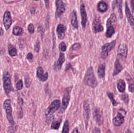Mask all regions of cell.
Here are the masks:
<instances>
[{"label":"cell","mask_w":134,"mask_h":133,"mask_svg":"<svg viewBox=\"0 0 134 133\" xmlns=\"http://www.w3.org/2000/svg\"><path fill=\"white\" fill-rule=\"evenodd\" d=\"M3 107L6 112V116L9 123L11 125H13L15 124V122L13 117L12 109L10 100L9 99L5 100L4 102Z\"/></svg>","instance_id":"4"},{"label":"cell","mask_w":134,"mask_h":133,"mask_svg":"<svg viewBox=\"0 0 134 133\" xmlns=\"http://www.w3.org/2000/svg\"><path fill=\"white\" fill-rule=\"evenodd\" d=\"M83 82L85 85L92 88H95L97 86L98 82L94 75L93 67H90L87 70Z\"/></svg>","instance_id":"1"},{"label":"cell","mask_w":134,"mask_h":133,"mask_svg":"<svg viewBox=\"0 0 134 133\" xmlns=\"http://www.w3.org/2000/svg\"><path fill=\"white\" fill-rule=\"evenodd\" d=\"M3 22L5 29L8 30L11 27L12 23L11 13L9 11H6L4 14Z\"/></svg>","instance_id":"9"},{"label":"cell","mask_w":134,"mask_h":133,"mask_svg":"<svg viewBox=\"0 0 134 133\" xmlns=\"http://www.w3.org/2000/svg\"><path fill=\"white\" fill-rule=\"evenodd\" d=\"M97 8L99 11L102 12H105L108 9V5L105 2H101L98 3Z\"/></svg>","instance_id":"26"},{"label":"cell","mask_w":134,"mask_h":133,"mask_svg":"<svg viewBox=\"0 0 134 133\" xmlns=\"http://www.w3.org/2000/svg\"><path fill=\"white\" fill-rule=\"evenodd\" d=\"M56 11L55 16L57 18L60 17L65 11L66 9V5L62 0H56Z\"/></svg>","instance_id":"8"},{"label":"cell","mask_w":134,"mask_h":133,"mask_svg":"<svg viewBox=\"0 0 134 133\" xmlns=\"http://www.w3.org/2000/svg\"><path fill=\"white\" fill-rule=\"evenodd\" d=\"M93 30L94 33L102 32L104 30V28L102 25L101 22L99 18H96L94 20L92 24Z\"/></svg>","instance_id":"10"},{"label":"cell","mask_w":134,"mask_h":133,"mask_svg":"<svg viewBox=\"0 0 134 133\" xmlns=\"http://www.w3.org/2000/svg\"><path fill=\"white\" fill-rule=\"evenodd\" d=\"M71 89L72 87H69L66 89V92L64 95L62 100L61 109L60 110V112L61 113H63L68 106L70 101V93Z\"/></svg>","instance_id":"7"},{"label":"cell","mask_w":134,"mask_h":133,"mask_svg":"<svg viewBox=\"0 0 134 133\" xmlns=\"http://www.w3.org/2000/svg\"><path fill=\"white\" fill-rule=\"evenodd\" d=\"M115 26H107V30H106L105 36L108 38L111 37L112 36L115 34Z\"/></svg>","instance_id":"25"},{"label":"cell","mask_w":134,"mask_h":133,"mask_svg":"<svg viewBox=\"0 0 134 133\" xmlns=\"http://www.w3.org/2000/svg\"><path fill=\"white\" fill-rule=\"evenodd\" d=\"M23 81L21 80H20L16 83V87L17 90H20L23 88Z\"/></svg>","instance_id":"34"},{"label":"cell","mask_w":134,"mask_h":133,"mask_svg":"<svg viewBox=\"0 0 134 133\" xmlns=\"http://www.w3.org/2000/svg\"><path fill=\"white\" fill-rule=\"evenodd\" d=\"M40 44L39 42H38L35 45V50L37 52H38L40 50Z\"/></svg>","instance_id":"38"},{"label":"cell","mask_w":134,"mask_h":133,"mask_svg":"<svg viewBox=\"0 0 134 133\" xmlns=\"http://www.w3.org/2000/svg\"><path fill=\"white\" fill-rule=\"evenodd\" d=\"M71 65L70 63H69V64H67L66 66V69H65V70H67L69 69L70 68V67H71Z\"/></svg>","instance_id":"43"},{"label":"cell","mask_w":134,"mask_h":133,"mask_svg":"<svg viewBox=\"0 0 134 133\" xmlns=\"http://www.w3.org/2000/svg\"><path fill=\"white\" fill-rule=\"evenodd\" d=\"M66 28L64 25L59 24L57 26V33L58 37L60 40H63L65 36V31Z\"/></svg>","instance_id":"17"},{"label":"cell","mask_w":134,"mask_h":133,"mask_svg":"<svg viewBox=\"0 0 134 133\" xmlns=\"http://www.w3.org/2000/svg\"><path fill=\"white\" fill-rule=\"evenodd\" d=\"M107 95H108V97L111 100V102H112V104L113 106H114V107L116 106L119 104V103L114 99V95H113V93L110 92H108L107 93Z\"/></svg>","instance_id":"27"},{"label":"cell","mask_w":134,"mask_h":133,"mask_svg":"<svg viewBox=\"0 0 134 133\" xmlns=\"http://www.w3.org/2000/svg\"><path fill=\"white\" fill-rule=\"evenodd\" d=\"M117 89L120 93H124L126 90V84L124 80H119L116 84Z\"/></svg>","instance_id":"21"},{"label":"cell","mask_w":134,"mask_h":133,"mask_svg":"<svg viewBox=\"0 0 134 133\" xmlns=\"http://www.w3.org/2000/svg\"><path fill=\"white\" fill-rule=\"evenodd\" d=\"M33 54L31 53H29L27 54V58L28 59L29 61H31L33 59Z\"/></svg>","instance_id":"39"},{"label":"cell","mask_w":134,"mask_h":133,"mask_svg":"<svg viewBox=\"0 0 134 133\" xmlns=\"http://www.w3.org/2000/svg\"><path fill=\"white\" fill-rule=\"evenodd\" d=\"M128 53V48L125 43H121L119 45L117 50V57L122 61H126Z\"/></svg>","instance_id":"6"},{"label":"cell","mask_w":134,"mask_h":133,"mask_svg":"<svg viewBox=\"0 0 134 133\" xmlns=\"http://www.w3.org/2000/svg\"><path fill=\"white\" fill-rule=\"evenodd\" d=\"M44 1L46 6L47 8H48L49 5V0H44Z\"/></svg>","instance_id":"42"},{"label":"cell","mask_w":134,"mask_h":133,"mask_svg":"<svg viewBox=\"0 0 134 133\" xmlns=\"http://www.w3.org/2000/svg\"><path fill=\"white\" fill-rule=\"evenodd\" d=\"M4 34V31L2 28L0 27V36H2Z\"/></svg>","instance_id":"44"},{"label":"cell","mask_w":134,"mask_h":133,"mask_svg":"<svg viewBox=\"0 0 134 133\" xmlns=\"http://www.w3.org/2000/svg\"><path fill=\"white\" fill-rule=\"evenodd\" d=\"M69 132V122L68 120H66L64 123L63 127V133H68Z\"/></svg>","instance_id":"32"},{"label":"cell","mask_w":134,"mask_h":133,"mask_svg":"<svg viewBox=\"0 0 134 133\" xmlns=\"http://www.w3.org/2000/svg\"><path fill=\"white\" fill-rule=\"evenodd\" d=\"M120 98L126 104H127L129 103V96L127 94L125 93L120 95Z\"/></svg>","instance_id":"31"},{"label":"cell","mask_w":134,"mask_h":133,"mask_svg":"<svg viewBox=\"0 0 134 133\" xmlns=\"http://www.w3.org/2000/svg\"><path fill=\"white\" fill-rule=\"evenodd\" d=\"M116 44V41H112L110 43H107L102 47L101 56L103 59L107 58L108 56L109 53L115 48Z\"/></svg>","instance_id":"5"},{"label":"cell","mask_w":134,"mask_h":133,"mask_svg":"<svg viewBox=\"0 0 134 133\" xmlns=\"http://www.w3.org/2000/svg\"><path fill=\"white\" fill-rule=\"evenodd\" d=\"M125 12L127 20L130 25L131 28L134 30V18L133 15L131 13L130 8L128 7L127 2H126L125 5Z\"/></svg>","instance_id":"12"},{"label":"cell","mask_w":134,"mask_h":133,"mask_svg":"<svg viewBox=\"0 0 134 133\" xmlns=\"http://www.w3.org/2000/svg\"><path fill=\"white\" fill-rule=\"evenodd\" d=\"M133 63H134V60L133 61Z\"/></svg>","instance_id":"48"},{"label":"cell","mask_w":134,"mask_h":133,"mask_svg":"<svg viewBox=\"0 0 134 133\" xmlns=\"http://www.w3.org/2000/svg\"><path fill=\"white\" fill-rule=\"evenodd\" d=\"M124 116L120 112H118V115L113 119V123L114 125L119 126L122 125L125 122Z\"/></svg>","instance_id":"14"},{"label":"cell","mask_w":134,"mask_h":133,"mask_svg":"<svg viewBox=\"0 0 134 133\" xmlns=\"http://www.w3.org/2000/svg\"><path fill=\"white\" fill-rule=\"evenodd\" d=\"M31 13H32V14H33H33L35 12V9L34 8H32V9H31Z\"/></svg>","instance_id":"46"},{"label":"cell","mask_w":134,"mask_h":133,"mask_svg":"<svg viewBox=\"0 0 134 133\" xmlns=\"http://www.w3.org/2000/svg\"><path fill=\"white\" fill-rule=\"evenodd\" d=\"M35 1H38V0H35Z\"/></svg>","instance_id":"49"},{"label":"cell","mask_w":134,"mask_h":133,"mask_svg":"<svg viewBox=\"0 0 134 133\" xmlns=\"http://www.w3.org/2000/svg\"><path fill=\"white\" fill-rule=\"evenodd\" d=\"M80 48V45L79 43H76L74 44L72 46V49L75 50H79Z\"/></svg>","instance_id":"36"},{"label":"cell","mask_w":134,"mask_h":133,"mask_svg":"<svg viewBox=\"0 0 134 133\" xmlns=\"http://www.w3.org/2000/svg\"><path fill=\"white\" fill-rule=\"evenodd\" d=\"M80 11L81 13V18H82L81 23H82L83 28L84 29L86 26L87 18V14L86 9H85V5L83 4H82L80 5Z\"/></svg>","instance_id":"15"},{"label":"cell","mask_w":134,"mask_h":133,"mask_svg":"<svg viewBox=\"0 0 134 133\" xmlns=\"http://www.w3.org/2000/svg\"><path fill=\"white\" fill-rule=\"evenodd\" d=\"M79 131H78V128H75L73 130V131L72 132V133H78Z\"/></svg>","instance_id":"45"},{"label":"cell","mask_w":134,"mask_h":133,"mask_svg":"<svg viewBox=\"0 0 134 133\" xmlns=\"http://www.w3.org/2000/svg\"><path fill=\"white\" fill-rule=\"evenodd\" d=\"M123 69V67L120 62L119 59L116 58L114 65V69L113 73V76L118 75Z\"/></svg>","instance_id":"16"},{"label":"cell","mask_w":134,"mask_h":133,"mask_svg":"<svg viewBox=\"0 0 134 133\" xmlns=\"http://www.w3.org/2000/svg\"><path fill=\"white\" fill-rule=\"evenodd\" d=\"M129 91L131 93H134V84H131L129 86Z\"/></svg>","instance_id":"37"},{"label":"cell","mask_w":134,"mask_h":133,"mask_svg":"<svg viewBox=\"0 0 134 133\" xmlns=\"http://www.w3.org/2000/svg\"><path fill=\"white\" fill-rule=\"evenodd\" d=\"M28 31L30 32V33H34V25L32 23L29 24L28 26V27H27Z\"/></svg>","instance_id":"35"},{"label":"cell","mask_w":134,"mask_h":133,"mask_svg":"<svg viewBox=\"0 0 134 133\" xmlns=\"http://www.w3.org/2000/svg\"><path fill=\"white\" fill-rule=\"evenodd\" d=\"M23 29L19 27H16L13 29V33L16 36H19L23 33Z\"/></svg>","instance_id":"29"},{"label":"cell","mask_w":134,"mask_h":133,"mask_svg":"<svg viewBox=\"0 0 134 133\" xmlns=\"http://www.w3.org/2000/svg\"><path fill=\"white\" fill-rule=\"evenodd\" d=\"M71 24L72 26L76 29L78 27V23L77 21V15L75 11H73L71 14Z\"/></svg>","instance_id":"22"},{"label":"cell","mask_w":134,"mask_h":133,"mask_svg":"<svg viewBox=\"0 0 134 133\" xmlns=\"http://www.w3.org/2000/svg\"><path fill=\"white\" fill-rule=\"evenodd\" d=\"M100 129L97 128H94L93 131V133H100Z\"/></svg>","instance_id":"41"},{"label":"cell","mask_w":134,"mask_h":133,"mask_svg":"<svg viewBox=\"0 0 134 133\" xmlns=\"http://www.w3.org/2000/svg\"><path fill=\"white\" fill-rule=\"evenodd\" d=\"M93 116L94 120L98 124L102 123V115L100 109L98 108L94 109L93 112Z\"/></svg>","instance_id":"20"},{"label":"cell","mask_w":134,"mask_h":133,"mask_svg":"<svg viewBox=\"0 0 134 133\" xmlns=\"http://www.w3.org/2000/svg\"><path fill=\"white\" fill-rule=\"evenodd\" d=\"M60 106V102L59 100H55L53 101L48 107L45 112L46 121L48 123L51 122L52 119L53 115L59 109Z\"/></svg>","instance_id":"2"},{"label":"cell","mask_w":134,"mask_h":133,"mask_svg":"<svg viewBox=\"0 0 134 133\" xmlns=\"http://www.w3.org/2000/svg\"><path fill=\"white\" fill-rule=\"evenodd\" d=\"M61 120H59L53 122L51 126V129L54 130H58L60 126Z\"/></svg>","instance_id":"28"},{"label":"cell","mask_w":134,"mask_h":133,"mask_svg":"<svg viewBox=\"0 0 134 133\" xmlns=\"http://www.w3.org/2000/svg\"><path fill=\"white\" fill-rule=\"evenodd\" d=\"M131 7L133 12H134V0H130Z\"/></svg>","instance_id":"40"},{"label":"cell","mask_w":134,"mask_h":133,"mask_svg":"<svg viewBox=\"0 0 134 133\" xmlns=\"http://www.w3.org/2000/svg\"><path fill=\"white\" fill-rule=\"evenodd\" d=\"M122 4L123 0H116L113 4V8H115L116 6L118 9L120 18V19L123 18V16L122 12Z\"/></svg>","instance_id":"18"},{"label":"cell","mask_w":134,"mask_h":133,"mask_svg":"<svg viewBox=\"0 0 134 133\" xmlns=\"http://www.w3.org/2000/svg\"><path fill=\"white\" fill-rule=\"evenodd\" d=\"M65 61V55L63 53H60L59 57L56 62H55L53 67L54 70L59 71L61 69L64 62Z\"/></svg>","instance_id":"13"},{"label":"cell","mask_w":134,"mask_h":133,"mask_svg":"<svg viewBox=\"0 0 134 133\" xmlns=\"http://www.w3.org/2000/svg\"><path fill=\"white\" fill-rule=\"evenodd\" d=\"M3 87L5 94L9 96V93L12 91L13 87L11 82V76L8 72L4 73L3 76Z\"/></svg>","instance_id":"3"},{"label":"cell","mask_w":134,"mask_h":133,"mask_svg":"<svg viewBox=\"0 0 134 133\" xmlns=\"http://www.w3.org/2000/svg\"><path fill=\"white\" fill-rule=\"evenodd\" d=\"M37 77L40 81L45 82L48 79V74L47 72L45 73L42 67L38 66L37 68Z\"/></svg>","instance_id":"11"},{"label":"cell","mask_w":134,"mask_h":133,"mask_svg":"<svg viewBox=\"0 0 134 133\" xmlns=\"http://www.w3.org/2000/svg\"><path fill=\"white\" fill-rule=\"evenodd\" d=\"M9 54L12 57L16 56L17 54V50L15 48L12 47L9 48Z\"/></svg>","instance_id":"30"},{"label":"cell","mask_w":134,"mask_h":133,"mask_svg":"<svg viewBox=\"0 0 134 133\" xmlns=\"http://www.w3.org/2000/svg\"><path fill=\"white\" fill-rule=\"evenodd\" d=\"M117 23V18L115 13H112L107 20V26H116Z\"/></svg>","instance_id":"24"},{"label":"cell","mask_w":134,"mask_h":133,"mask_svg":"<svg viewBox=\"0 0 134 133\" xmlns=\"http://www.w3.org/2000/svg\"><path fill=\"white\" fill-rule=\"evenodd\" d=\"M129 133V132H132L130 130H127V131H126V133Z\"/></svg>","instance_id":"47"},{"label":"cell","mask_w":134,"mask_h":133,"mask_svg":"<svg viewBox=\"0 0 134 133\" xmlns=\"http://www.w3.org/2000/svg\"><path fill=\"white\" fill-rule=\"evenodd\" d=\"M60 50L62 52H65L66 50L67 47L64 42H62L60 43L59 46Z\"/></svg>","instance_id":"33"},{"label":"cell","mask_w":134,"mask_h":133,"mask_svg":"<svg viewBox=\"0 0 134 133\" xmlns=\"http://www.w3.org/2000/svg\"><path fill=\"white\" fill-rule=\"evenodd\" d=\"M83 115L85 120L88 122L90 119L91 115L90 109V105L86 102H85L83 105Z\"/></svg>","instance_id":"19"},{"label":"cell","mask_w":134,"mask_h":133,"mask_svg":"<svg viewBox=\"0 0 134 133\" xmlns=\"http://www.w3.org/2000/svg\"><path fill=\"white\" fill-rule=\"evenodd\" d=\"M97 73L99 78H103L104 77L105 73V63L100 65L98 66Z\"/></svg>","instance_id":"23"}]
</instances>
